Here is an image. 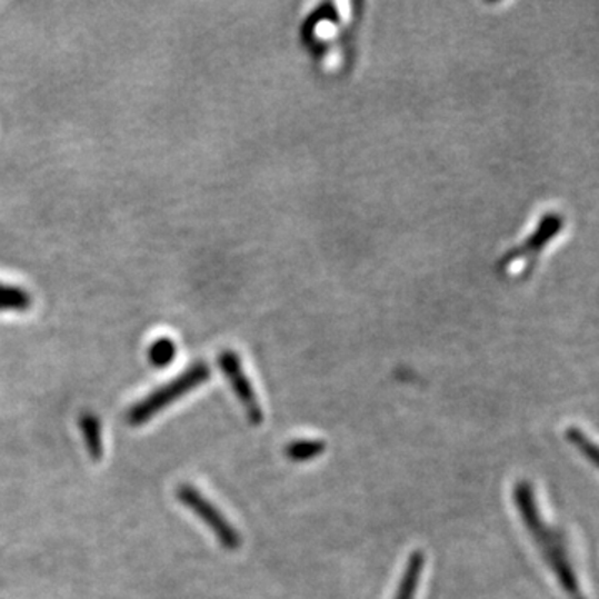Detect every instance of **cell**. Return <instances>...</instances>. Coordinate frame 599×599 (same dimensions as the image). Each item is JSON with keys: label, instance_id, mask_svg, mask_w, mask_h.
<instances>
[{"label": "cell", "instance_id": "obj_1", "mask_svg": "<svg viewBox=\"0 0 599 599\" xmlns=\"http://www.w3.org/2000/svg\"><path fill=\"white\" fill-rule=\"evenodd\" d=\"M513 501L517 505L518 513L523 518L528 533L538 545V550L543 555L545 563L551 568L565 593L570 599H587L583 591H581L580 581H578L565 535L558 531L557 528H551L550 525L545 523L540 508H538L537 495H535V488L531 487V483L518 481L513 488Z\"/></svg>", "mask_w": 599, "mask_h": 599}, {"label": "cell", "instance_id": "obj_2", "mask_svg": "<svg viewBox=\"0 0 599 599\" xmlns=\"http://www.w3.org/2000/svg\"><path fill=\"white\" fill-rule=\"evenodd\" d=\"M209 378V365L203 363V361L192 365L183 373H180L176 380L169 381V383L160 387L159 390L152 391L149 397L143 398L139 403L133 405L129 410V415H127V421L132 427H140V425L147 423L156 415H159L160 411L176 403L183 395L190 393V391L199 388L200 385L206 383Z\"/></svg>", "mask_w": 599, "mask_h": 599}, {"label": "cell", "instance_id": "obj_3", "mask_svg": "<svg viewBox=\"0 0 599 599\" xmlns=\"http://www.w3.org/2000/svg\"><path fill=\"white\" fill-rule=\"evenodd\" d=\"M177 498H179L183 507L189 508L216 535L223 550L237 551L242 547V537H240L239 531L220 513L219 508L213 507L192 485H180L177 488Z\"/></svg>", "mask_w": 599, "mask_h": 599}, {"label": "cell", "instance_id": "obj_4", "mask_svg": "<svg viewBox=\"0 0 599 599\" xmlns=\"http://www.w3.org/2000/svg\"><path fill=\"white\" fill-rule=\"evenodd\" d=\"M219 367L223 371V375H226L227 380H229L233 393L239 398L240 405L246 410L250 423L253 427L262 425L263 410L260 407L259 397H257L256 390H253L252 381L247 377L246 368H243L239 355L232 350L222 351L219 357Z\"/></svg>", "mask_w": 599, "mask_h": 599}, {"label": "cell", "instance_id": "obj_5", "mask_svg": "<svg viewBox=\"0 0 599 599\" xmlns=\"http://www.w3.org/2000/svg\"><path fill=\"white\" fill-rule=\"evenodd\" d=\"M561 226H563V222H561L560 217H547L541 222V226L538 227L537 233L528 239L527 246L523 249H518L517 252L511 253L508 259H505V266L511 267L515 262H520V260L537 257L538 252L550 242L551 237L560 232Z\"/></svg>", "mask_w": 599, "mask_h": 599}, {"label": "cell", "instance_id": "obj_6", "mask_svg": "<svg viewBox=\"0 0 599 599\" xmlns=\"http://www.w3.org/2000/svg\"><path fill=\"white\" fill-rule=\"evenodd\" d=\"M423 551H413L408 558L407 568H405L403 577L398 585L397 593L393 599H415L417 597L418 585H420L421 573L425 568Z\"/></svg>", "mask_w": 599, "mask_h": 599}, {"label": "cell", "instance_id": "obj_7", "mask_svg": "<svg viewBox=\"0 0 599 599\" xmlns=\"http://www.w3.org/2000/svg\"><path fill=\"white\" fill-rule=\"evenodd\" d=\"M82 430L86 448L92 460L99 461L103 455L102 428H100L99 418L92 413H83L79 421Z\"/></svg>", "mask_w": 599, "mask_h": 599}, {"label": "cell", "instance_id": "obj_8", "mask_svg": "<svg viewBox=\"0 0 599 599\" xmlns=\"http://www.w3.org/2000/svg\"><path fill=\"white\" fill-rule=\"evenodd\" d=\"M327 450L323 440H297L286 447V457L293 463H305L321 457Z\"/></svg>", "mask_w": 599, "mask_h": 599}, {"label": "cell", "instance_id": "obj_9", "mask_svg": "<svg viewBox=\"0 0 599 599\" xmlns=\"http://www.w3.org/2000/svg\"><path fill=\"white\" fill-rule=\"evenodd\" d=\"M32 299L29 293L17 287L0 283V310L23 311L30 307Z\"/></svg>", "mask_w": 599, "mask_h": 599}, {"label": "cell", "instance_id": "obj_10", "mask_svg": "<svg viewBox=\"0 0 599 599\" xmlns=\"http://www.w3.org/2000/svg\"><path fill=\"white\" fill-rule=\"evenodd\" d=\"M177 355L176 341L170 338H159L149 348V360L153 367L163 368L172 363Z\"/></svg>", "mask_w": 599, "mask_h": 599}, {"label": "cell", "instance_id": "obj_11", "mask_svg": "<svg viewBox=\"0 0 599 599\" xmlns=\"http://www.w3.org/2000/svg\"><path fill=\"white\" fill-rule=\"evenodd\" d=\"M567 440L590 461L591 465H598V451L593 441L587 437L583 430L577 427H570L567 430Z\"/></svg>", "mask_w": 599, "mask_h": 599}]
</instances>
